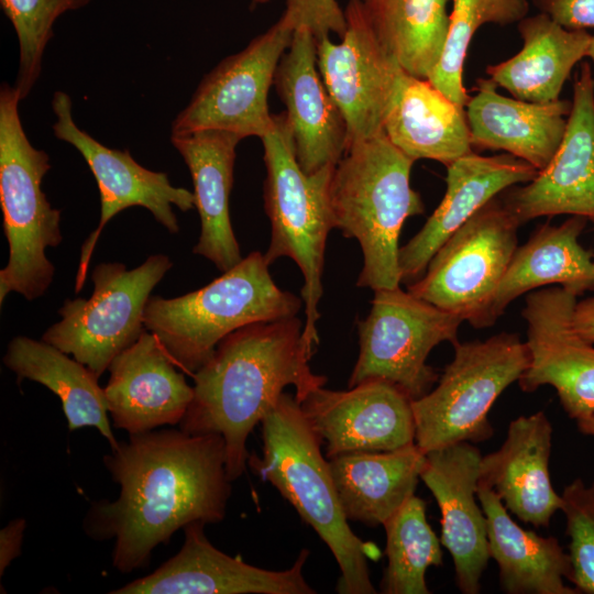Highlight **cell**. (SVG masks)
<instances>
[{
  "mask_svg": "<svg viewBox=\"0 0 594 594\" xmlns=\"http://www.w3.org/2000/svg\"><path fill=\"white\" fill-rule=\"evenodd\" d=\"M576 298L561 286L526 297L521 316L530 364L518 380L526 393L552 386L564 411L575 420L594 415V346L574 329Z\"/></svg>",
  "mask_w": 594,
  "mask_h": 594,
  "instance_id": "9a60e30c",
  "label": "cell"
},
{
  "mask_svg": "<svg viewBox=\"0 0 594 594\" xmlns=\"http://www.w3.org/2000/svg\"><path fill=\"white\" fill-rule=\"evenodd\" d=\"M529 9V0H451L444 47L428 80L453 102L465 107L470 96L463 85V67L474 34L485 24H517Z\"/></svg>",
  "mask_w": 594,
  "mask_h": 594,
  "instance_id": "836d02e7",
  "label": "cell"
},
{
  "mask_svg": "<svg viewBox=\"0 0 594 594\" xmlns=\"http://www.w3.org/2000/svg\"><path fill=\"white\" fill-rule=\"evenodd\" d=\"M414 161L384 132L351 143L333 169L330 206L333 228L355 239L363 253L356 286L373 290L400 285L399 234L425 205L410 186Z\"/></svg>",
  "mask_w": 594,
  "mask_h": 594,
  "instance_id": "277c9868",
  "label": "cell"
},
{
  "mask_svg": "<svg viewBox=\"0 0 594 594\" xmlns=\"http://www.w3.org/2000/svg\"><path fill=\"white\" fill-rule=\"evenodd\" d=\"M268 266L264 254L251 252L199 289L174 298L151 296L144 327L182 371L194 375L235 330L297 315L301 299L279 288Z\"/></svg>",
  "mask_w": 594,
  "mask_h": 594,
  "instance_id": "5b68a950",
  "label": "cell"
},
{
  "mask_svg": "<svg viewBox=\"0 0 594 594\" xmlns=\"http://www.w3.org/2000/svg\"><path fill=\"white\" fill-rule=\"evenodd\" d=\"M25 519L11 520L0 530V575L7 566L21 553Z\"/></svg>",
  "mask_w": 594,
  "mask_h": 594,
  "instance_id": "f35d334b",
  "label": "cell"
},
{
  "mask_svg": "<svg viewBox=\"0 0 594 594\" xmlns=\"http://www.w3.org/2000/svg\"><path fill=\"white\" fill-rule=\"evenodd\" d=\"M270 0H252V4L253 6H256V4H263V3H266L268 2Z\"/></svg>",
  "mask_w": 594,
  "mask_h": 594,
  "instance_id": "7bdbcfd3",
  "label": "cell"
},
{
  "mask_svg": "<svg viewBox=\"0 0 594 594\" xmlns=\"http://www.w3.org/2000/svg\"><path fill=\"white\" fill-rule=\"evenodd\" d=\"M586 57H588L592 61V63L594 64V35H592Z\"/></svg>",
  "mask_w": 594,
  "mask_h": 594,
  "instance_id": "b9f144b4",
  "label": "cell"
},
{
  "mask_svg": "<svg viewBox=\"0 0 594 594\" xmlns=\"http://www.w3.org/2000/svg\"><path fill=\"white\" fill-rule=\"evenodd\" d=\"M317 67V40L308 28L299 26L279 61L274 84L306 174L336 166L348 144L344 117Z\"/></svg>",
  "mask_w": 594,
  "mask_h": 594,
  "instance_id": "ffe728a7",
  "label": "cell"
},
{
  "mask_svg": "<svg viewBox=\"0 0 594 594\" xmlns=\"http://www.w3.org/2000/svg\"><path fill=\"white\" fill-rule=\"evenodd\" d=\"M241 140L220 130L170 135L173 146L189 169L200 218V235L193 252L212 262L222 273L243 258L229 213L235 148Z\"/></svg>",
  "mask_w": 594,
  "mask_h": 594,
  "instance_id": "d4e9b609",
  "label": "cell"
},
{
  "mask_svg": "<svg viewBox=\"0 0 594 594\" xmlns=\"http://www.w3.org/2000/svg\"><path fill=\"white\" fill-rule=\"evenodd\" d=\"M340 43L317 41L320 76L341 110L346 147L383 132V122L402 68L378 40L362 0H349Z\"/></svg>",
  "mask_w": 594,
  "mask_h": 594,
  "instance_id": "5bb4252c",
  "label": "cell"
},
{
  "mask_svg": "<svg viewBox=\"0 0 594 594\" xmlns=\"http://www.w3.org/2000/svg\"><path fill=\"white\" fill-rule=\"evenodd\" d=\"M573 326L584 340L594 344V297L576 302Z\"/></svg>",
  "mask_w": 594,
  "mask_h": 594,
  "instance_id": "ab89813d",
  "label": "cell"
},
{
  "mask_svg": "<svg viewBox=\"0 0 594 594\" xmlns=\"http://www.w3.org/2000/svg\"><path fill=\"white\" fill-rule=\"evenodd\" d=\"M261 424L262 457L250 455L251 469L276 487L328 546L340 569L338 593H376L367 560L378 551L351 530L322 442L295 395L284 392Z\"/></svg>",
  "mask_w": 594,
  "mask_h": 594,
  "instance_id": "3957f363",
  "label": "cell"
},
{
  "mask_svg": "<svg viewBox=\"0 0 594 594\" xmlns=\"http://www.w3.org/2000/svg\"><path fill=\"white\" fill-rule=\"evenodd\" d=\"M173 267L166 254L150 255L128 270L120 262H105L91 273L94 292L88 299H65L61 320L42 340L86 365L98 378L112 360L146 330L144 310L154 287Z\"/></svg>",
  "mask_w": 594,
  "mask_h": 594,
  "instance_id": "9c48e42d",
  "label": "cell"
},
{
  "mask_svg": "<svg viewBox=\"0 0 594 594\" xmlns=\"http://www.w3.org/2000/svg\"><path fill=\"white\" fill-rule=\"evenodd\" d=\"M593 223H594V221H593Z\"/></svg>",
  "mask_w": 594,
  "mask_h": 594,
  "instance_id": "ee69618b",
  "label": "cell"
},
{
  "mask_svg": "<svg viewBox=\"0 0 594 594\" xmlns=\"http://www.w3.org/2000/svg\"><path fill=\"white\" fill-rule=\"evenodd\" d=\"M553 429L543 411L509 422L501 448L481 459L480 483L493 488L518 519L548 527L562 508L552 486L549 459Z\"/></svg>",
  "mask_w": 594,
  "mask_h": 594,
  "instance_id": "603a6c76",
  "label": "cell"
},
{
  "mask_svg": "<svg viewBox=\"0 0 594 594\" xmlns=\"http://www.w3.org/2000/svg\"><path fill=\"white\" fill-rule=\"evenodd\" d=\"M521 226L539 217L570 215L594 221V77L581 65L563 140L550 163L502 199Z\"/></svg>",
  "mask_w": 594,
  "mask_h": 594,
  "instance_id": "2e32d148",
  "label": "cell"
},
{
  "mask_svg": "<svg viewBox=\"0 0 594 594\" xmlns=\"http://www.w3.org/2000/svg\"><path fill=\"white\" fill-rule=\"evenodd\" d=\"M540 13L571 31L594 28V0H531Z\"/></svg>",
  "mask_w": 594,
  "mask_h": 594,
  "instance_id": "74e56055",
  "label": "cell"
},
{
  "mask_svg": "<svg viewBox=\"0 0 594 594\" xmlns=\"http://www.w3.org/2000/svg\"><path fill=\"white\" fill-rule=\"evenodd\" d=\"M587 219L571 216L560 224L543 223L517 246L490 309L491 326L516 298L547 285L580 296L594 290V261L579 238Z\"/></svg>",
  "mask_w": 594,
  "mask_h": 594,
  "instance_id": "4316f807",
  "label": "cell"
},
{
  "mask_svg": "<svg viewBox=\"0 0 594 594\" xmlns=\"http://www.w3.org/2000/svg\"><path fill=\"white\" fill-rule=\"evenodd\" d=\"M91 0H0L19 42V70L15 89L23 100L29 96L42 72L43 54L53 36L57 19L78 10Z\"/></svg>",
  "mask_w": 594,
  "mask_h": 594,
  "instance_id": "e575fe53",
  "label": "cell"
},
{
  "mask_svg": "<svg viewBox=\"0 0 594 594\" xmlns=\"http://www.w3.org/2000/svg\"><path fill=\"white\" fill-rule=\"evenodd\" d=\"M438 385L411 402L415 442L428 453L459 442L488 440L495 400L530 364L526 341L501 332L484 341L458 342Z\"/></svg>",
  "mask_w": 594,
  "mask_h": 594,
  "instance_id": "ba28073f",
  "label": "cell"
},
{
  "mask_svg": "<svg viewBox=\"0 0 594 594\" xmlns=\"http://www.w3.org/2000/svg\"><path fill=\"white\" fill-rule=\"evenodd\" d=\"M302 330L296 316L242 327L221 340L211 359L193 375L194 397L180 429L222 436L232 482L245 471L249 435L284 388L293 386L300 403L327 382L311 371L309 361L316 349L308 345Z\"/></svg>",
  "mask_w": 594,
  "mask_h": 594,
  "instance_id": "7a4b0ae2",
  "label": "cell"
},
{
  "mask_svg": "<svg viewBox=\"0 0 594 594\" xmlns=\"http://www.w3.org/2000/svg\"><path fill=\"white\" fill-rule=\"evenodd\" d=\"M371 304L369 316L358 322L360 352L349 388L381 380L413 400L422 397L439 380L428 355L442 342L457 344L463 320L400 286L374 290Z\"/></svg>",
  "mask_w": 594,
  "mask_h": 594,
  "instance_id": "30bf717a",
  "label": "cell"
},
{
  "mask_svg": "<svg viewBox=\"0 0 594 594\" xmlns=\"http://www.w3.org/2000/svg\"><path fill=\"white\" fill-rule=\"evenodd\" d=\"M413 399L381 380L348 391H312L301 409L326 443L327 458L355 451H393L415 443Z\"/></svg>",
  "mask_w": 594,
  "mask_h": 594,
  "instance_id": "e0dca14e",
  "label": "cell"
},
{
  "mask_svg": "<svg viewBox=\"0 0 594 594\" xmlns=\"http://www.w3.org/2000/svg\"><path fill=\"white\" fill-rule=\"evenodd\" d=\"M576 425L580 432L594 438V415L578 418Z\"/></svg>",
  "mask_w": 594,
  "mask_h": 594,
  "instance_id": "60d3db41",
  "label": "cell"
},
{
  "mask_svg": "<svg viewBox=\"0 0 594 594\" xmlns=\"http://www.w3.org/2000/svg\"><path fill=\"white\" fill-rule=\"evenodd\" d=\"M571 101L528 102L497 92L490 78L476 81V94L465 106L472 147L505 151L543 169L559 148Z\"/></svg>",
  "mask_w": 594,
  "mask_h": 594,
  "instance_id": "cb8c5ba5",
  "label": "cell"
},
{
  "mask_svg": "<svg viewBox=\"0 0 594 594\" xmlns=\"http://www.w3.org/2000/svg\"><path fill=\"white\" fill-rule=\"evenodd\" d=\"M372 26L407 74L428 79L449 29L451 0H362Z\"/></svg>",
  "mask_w": 594,
  "mask_h": 594,
  "instance_id": "1f68e13d",
  "label": "cell"
},
{
  "mask_svg": "<svg viewBox=\"0 0 594 594\" xmlns=\"http://www.w3.org/2000/svg\"><path fill=\"white\" fill-rule=\"evenodd\" d=\"M383 132L414 162L427 158L448 166L473 152L465 107L453 102L428 79L403 69L387 108Z\"/></svg>",
  "mask_w": 594,
  "mask_h": 594,
  "instance_id": "484cf974",
  "label": "cell"
},
{
  "mask_svg": "<svg viewBox=\"0 0 594 594\" xmlns=\"http://www.w3.org/2000/svg\"><path fill=\"white\" fill-rule=\"evenodd\" d=\"M508 153L483 156L471 152L447 166L444 196L420 231L399 248L400 282L419 279L440 246L502 191L527 184L538 174Z\"/></svg>",
  "mask_w": 594,
  "mask_h": 594,
  "instance_id": "44dd1931",
  "label": "cell"
},
{
  "mask_svg": "<svg viewBox=\"0 0 594 594\" xmlns=\"http://www.w3.org/2000/svg\"><path fill=\"white\" fill-rule=\"evenodd\" d=\"M14 86L0 87V206L9 260L0 271V305L10 293L31 301L51 286L55 267L48 248L63 241L61 210L53 208L42 190L51 169L48 154L34 147L23 129Z\"/></svg>",
  "mask_w": 594,
  "mask_h": 594,
  "instance_id": "8992f818",
  "label": "cell"
},
{
  "mask_svg": "<svg viewBox=\"0 0 594 594\" xmlns=\"http://www.w3.org/2000/svg\"><path fill=\"white\" fill-rule=\"evenodd\" d=\"M3 363L19 380L37 382L59 398L70 431L95 427L111 450L118 446L109 424L105 389L86 365L42 339L24 336L10 341Z\"/></svg>",
  "mask_w": 594,
  "mask_h": 594,
  "instance_id": "4dcf8cb0",
  "label": "cell"
},
{
  "mask_svg": "<svg viewBox=\"0 0 594 594\" xmlns=\"http://www.w3.org/2000/svg\"><path fill=\"white\" fill-rule=\"evenodd\" d=\"M261 140L266 166L264 202L271 222V240L264 255L268 264L289 257L298 265L304 277L302 336L316 349L326 243L334 229L330 184L336 166H326L314 174L301 169L285 113L274 116V127Z\"/></svg>",
  "mask_w": 594,
  "mask_h": 594,
  "instance_id": "52a82bcc",
  "label": "cell"
},
{
  "mask_svg": "<svg viewBox=\"0 0 594 594\" xmlns=\"http://www.w3.org/2000/svg\"><path fill=\"white\" fill-rule=\"evenodd\" d=\"M425 459L416 442L393 451H355L328 459L346 519L384 525L415 495Z\"/></svg>",
  "mask_w": 594,
  "mask_h": 594,
  "instance_id": "f546056e",
  "label": "cell"
},
{
  "mask_svg": "<svg viewBox=\"0 0 594 594\" xmlns=\"http://www.w3.org/2000/svg\"><path fill=\"white\" fill-rule=\"evenodd\" d=\"M103 463L120 486L119 497L94 503L84 530L95 540L114 539L112 564L121 573L146 566L152 551L188 524L226 516L232 481L220 435L134 433Z\"/></svg>",
  "mask_w": 594,
  "mask_h": 594,
  "instance_id": "6da1fadb",
  "label": "cell"
},
{
  "mask_svg": "<svg viewBox=\"0 0 594 594\" xmlns=\"http://www.w3.org/2000/svg\"><path fill=\"white\" fill-rule=\"evenodd\" d=\"M295 29L283 18L239 53L221 61L172 122L170 135L220 130L263 138L274 127L267 96Z\"/></svg>",
  "mask_w": 594,
  "mask_h": 594,
  "instance_id": "7c38bea8",
  "label": "cell"
},
{
  "mask_svg": "<svg viewBox=\"0 0 594 594\" xmlns=\"http://www.w3.org/2000/svg\"><path fill=\"white\" fill-rule=\"evenodd\" d=\"M387 566L384 594H429L428 568L442 564L441 541L427 521L426 503L413 495L384 522Z\"/></svg>",
  "mask_w": 594,
  "mask_h": 594,
  "instance_id": "d6a6232c",
  "label": "cell"
},
{
  "mask_svg": "<svg viewBox=\"0 0 594 594\" xmlns=\"http://www.w3.org/2000/svg\"><path fill=\"white\" fill-rule=\"evenodd\" d=\"M519 227L494 198L440 246L407 290L475 328L491 327V305L518 246Z\"/></svg>",
  "mask_w": 594,
  "mask_h": 594,
  "instance_id": "8fae6325",
  "label": "cell"
},
{
  "mask_svg": "<svg viewBox=\"0 0 594 594\" xmlns=\"http://www.w3.org/2000/svg\"><path fill=\"white\" fill-rule=\"evenodd\" d=\"M157 337L145 330L110 363L105 395L117 428L130 435L176 425L184 418L194 387Z\"/></svg>",
  "mask_w": 594,
  "mask_h": 594,
  "instance_id": "7402d4cb",
  "label": "cell"
},
{
  "mask_svg": "<svg viewBox=\"0 0 594 594\" xmlns=\"http://www.w3.org/2000/svg\"><path fill=\"white\" fill-rule=\"evenodd\" d=\"M205 522L185 526L182 549L153 573L111 594H314L304 576L309 550L283 571L251 565L217 549L206 537Z\"/></svg>",
  "mask_w": 594,
  "mask_h": 594,
  "instance_id": "ac0fdd59",
  "label": "cell"
},
{
  "mask_svg": "<svg viewBox=\"0 0 594 594\" xmlns=\"http://www.w3.org/2000/svg\"><path fill=\"white\" fill-rule=\"evenodd\" d=\"M477 498L487 522L490 557L499 570V584L509 594H578L572 564L554 537H541L517 525L496 492L480 483Z\"/></svg>",
  "mask_w": 594,
  "mask_h": 594,
  "instance_id": "83f0119b",
  "label": "cell"
},
{
  "mask_svg": "<svg viewBox=\"0 0 594 594\" xmlns=\"http://www.w3.org/2000/svg\"><path fill=\"white\" fill-rule=\"evenodd\" d=\"M282 16L295 30L308 28L317 41L330 33L342 37L346 28L344 10L337 0H286Z\"/></svg>",
  "mask_w": 594,
  "mask_h": 594,
  "instance_id": "8d00e7d4",
  "label": "cell"
},
{
  "mask_svg": "<svg viewBox=\"0 0 594 594\" xmlns=\"http://www.w3.org/2000/svg\"><path fill=\"white\" fill-rule=\"evenodd\" d=\"M481 459L471 442H459L426 453L420 472L440 508V541L452 557L455 584L463 594L480 592L491 558L486 516L475 499Z\"/></svg>",
  "mask_w": 594,
  "mask_h": 594,
  "instance_id": "d6986e66",
  "label": "cell"
},
{
  "mask_svg": "<svg viewBox=\"0 0 594 594\" xmlns=\"http://www.w3.org/2000/svg\"><path fill=\"white\" fill-rule=\"evenodd\" d=\"M517 30L521 50L490 65L488 78L516 99L536 103L559 100L573 67L586 57L592 34L564 29L540 12L520 20Z\"/></svg>",
  "mask_w": 594,
  "mask_h": 594,
  "instance_id": "f1b7e54d",
  "label": "cell"
},
{
  "mask_svg": "<svg viewBox=\"0 0 594 594\" xmlns=\"http://www.w3.org/2000/svg\"><path fill=\"white\" fill-rule=\"evenodd\" d=\"M55 122L54 135L74 146L85 158L100 194V220L84 242L76 275L75 292L85 284L96 243L106 224L130 207L147 209L169 233L176 234L179 224L174 211L177 207L188 211L195 207L194 193L176 187L168 175L140 165L128 150L109 148L81 130L73 118V103L68 94L57 90L52 99Z\"/></svg>",
  "mask_w": 594,
  "mask_h": 594,
  "instance_id": "4fadbf2b",
  "label": "cell"
},
{
  "mask_svg": "<svg viewBox=\"0 0 594 594\" xmlns=\"http://www.w3.org/2000/svg\"><path fill=\"white\" fill-rule=\"evenodd\" d=\"M561 496L570 539L571 582L579 593L594 594V481L586 484L578 477Z\"/></svg>",
  "mask_w": 594,
  "mask_h": 594,
  "instance_id": "d590c367",
  "label": "cell"
}]
</instances>
